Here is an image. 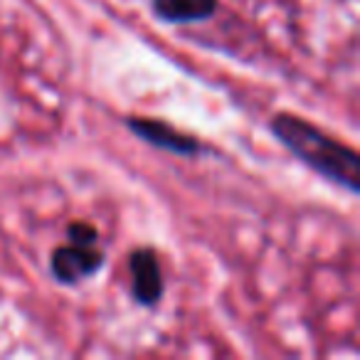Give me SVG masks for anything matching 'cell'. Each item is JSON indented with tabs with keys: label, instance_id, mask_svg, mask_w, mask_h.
Instances as JSON below:
<instances>
[{
	"label": "cell",
	"instance_id": "5",
	"mask_svg": "<svg viewBox=\"0 0 360 360\" xmlns=\"http://www.w3.org/2000/svg\"><path fill=\"white\" fill-rule=\"evenodd\" d=\"M155 18L173 25H188V22L210 20L217 13V0H150Z\"/></svg>",
	"mask_w": 360,
	"mask_h": 360
},
{
	"label": "cell",
	"instance_id": "4",
	"mask_svg": "<svg viewBox=\"0 0 360 360\" xmlns=\"http://www.w3.org/2000/svg\"><path fill=\"white\" fill-rule=\"evenodd\" d=\"M131 296L143 309H153L165 294V279L160 269V257L153 247H139L129 255Z\"/></svg>",
	"mask_w": 360,
	"mask_h": 360
},
{
	"label": "cell",
	"instance_id": "2",
	"mask_svg": "<svg viewBox=\"0 0 360 360\" xmlns=\"http://www.w3.org/2000/svg\"><path fill=\"white\" fill-rule=\"evenodd\" d=\"M106 264V252L101 245H79L67 242L60 245L50 257V271L60 284L77 286L84 279L94 276Z\"/></svg>",
	"mask_w": 360,
	"mask_h": 360
},
{
	"label": "cell",
	"instance_id": "1",
	"mask_svg": "<svg viewBox=\"0 0 360 360\" xmlns=\"http://www.w3.org/2000/svg\"><path fill=\"white\" fill-rule=\"evenodd\" d=\"M269 131L291 155L306 163L326 180L345 188L348 193H360V155L350 146L326 136L319 126L289 111L271 116Z\"/></svg>",
	"mask_w": 360,
	"mask_h": 360
},
{
	"label": "cell",
	"instance_id": "6",
	"mask_svg": "<svg viewBox=\"0 0 360 360\" xmlns=\"http://www.w3.org/2000/svg\"><path fill=\"white\" fill-rule=\"evenodd\" d=\"M67 242H79V245H99L101 237L91 222L84 220H72L67 225Z\"/></svg>",
	"mask_w": 360,
	"mask_h": 360
},
{
	"label": "cell",
	"instance_id": "3",
	"mask_svg": "<svg viewBox=\"0 0 360 360\" xmlns=\"http://www.w3.org/2000/svg\"><path fill=\"white\" fill-rule=\"evenodd\" d=\"M126 129L134 136H139L141 141L155 146L160 150H168L175 155H200L205 150V143L195 136L186 134V131L175 129L168 121H158V119H146V116H129L126 119Z\"/></svg>",
	"mask_w": 360,
	"mask_h": 360
}]
</instances>
